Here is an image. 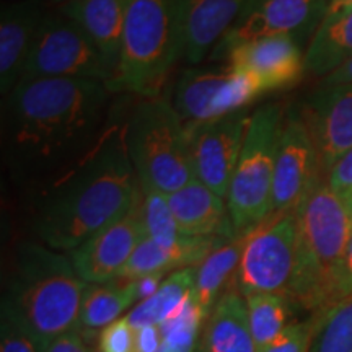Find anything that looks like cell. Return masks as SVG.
Wrapping results in <instances>:
<instances>
[{
  "instance_id": "6da1fadb",
  "label": "cell",
  "mask_w": 352,
  "mask_h": 352,
  "mask_svg": "<svg viewBox=\"0 0 352 352\" xmlns=\"http://www.w3.org/2000/svg\"><path fill=\"white\" fill-rule=\"evenodd\" d=\"M111 94L98 80H20L2 107L3 157L13 178L34 186L90 151L108 127Z\"/></svg>"
},
{
  "instance_id": "7a4b0ae2",
  "label": "cell",
  "mask_w": 352,
  "mask_h": 352,
  "mask_svg": "<svg viewBox=\"0 0 352 352\" xmlns=\"http://www.w3.org/2000/svg\"><path fill=\"white\" fill-rule=\"evenodd\" d=\"M140 195L124 126H108L90 151L34 184L33 232L43 245L70 253L124 217Z\"/></svg>"
},
{
  "instance_id": "3957f363",
  "label": "cell",
  "mask_w": 352,
  "mask_h": 352,
  "mask_svg": "<svg viewBox=\"0 0 352 352\" xmlns=\"http://www.w3.org/2000/svg\"><path fill=\"white\" fill-rule=\"evenodd\" d=\"M85 287L69 256L46 245L23 243L13 263L3 316L43 349L56 338L76 331Z\"/></svg>"
},
{
  "instance_id": "277c9868",
  "label": "cell",
  "mask_w": 352,
  "mask_h": 352,
  "mask_svg": "<svg viewBox=\"0 0 352 352\" xmlns=\"http://www.w3.org/2000/svg\"><path fill=\"white\" fill-rule=\"evenodd\" d=\"M298 270L289 302L320 314L346 297L344 263L352 212L320 179L296 209Z\"/></svg>"
},
{
  "instance_id": "5b68a950",
  "label": "cell",
  "mask_w": 352,
  "mask_h": 352,
  "mask_svg": "<svg viewBox=\"0 0 352 352\" xmlns=\"http://www.w3.org/2000/svg\"><path fill=\"white\" fill-rule=\"evenodd\" d=\"M183 54L178 0H127L120 60L109 90L140 98L160 96Z\"/></svg>"
},
{
  "instance_id": "8992f818",
  "label": "cell",
  "mask_w": 352,
  "mask_h": 352,
  "mask_svg": "<svg viewBox=\"0 0 352 352\" xmlns=\"http://www.w3.org/2000/svg\"><path fill=\"white\" fill-rule=\"evenodd\" d=\"M124 139L142 191L166 196L196 179L191 140L171 100L142 98L124 124Z\"/></svg>"
},
{
  "instance_id": "52a82bcc",
  "label": "cell",
  "mask_w": 352,
  "mask_h": 352,
  "mask_svg": "<svg viewBox=\"0 0 352 352\" xmlns=\"http://www.w3.org/2000/svg\"><path fill=\"white\" fill-rule=\"evenodd\" d=\"M283 109L264 104L250 114L243 148L227 192V208L235 236L248 235L272 214V183Z\"/></svg>"
},
{
  "instance_id": "ba28073f",
  "label": "cell",
  "mask_w": 352,
  "mask_h": 352,
  "mask_svg": "<svg viewBox=\"0 0 352 352\" xmlns=\"http://www.w3.org/2000/svg\"><path fill=\"white\" fill-rule=\"evenodd\" d=\"M298 270L296 212L271 215L246 235L233 285L243 297L276 294L289 300Z\"/></svg>"
},
{
  "instance_id": "9c48e42d",
  "label": "cell",
  "mask_w": 352,
  "mask_h": 352,
  "mask_svg": "<svg viewBox=\"0 0 352 352\" xmlns=\"http://www.w3.org/2000/svg\"><path fill=\"white\" fill-rule=\"evenodd\" d=\"M113 76L107 59L76 21L60 10L44 15L23 78H83L109 87Z\"/></svg>"
},
{
  "instance_id": "30bf717a",
  "label": "cell",
  "mask_w": 352,
  "mask_h": 352,
  "mask_svg": "<svg viewBox=\"0 0 352 352\" xmlns=\"http://www.w3.org/2000/svg\"><path fill=\"white\" fill-rule=\"evenodd\" d=\"M259 94L243 76L226 63L212 67H189L175 83L171 103L188 134L230 113L246 109Z\"/></svg>"
},
{
  "instance_id": "8fae6325",
  "label": "cell",
  "mask_w": 352,
  "mask_h": 352,
  "mask_svg": "<svg viewBox=\"0 0 352 352\" xmlns=\"http://www.w3.org/2000/svg\"><path fill=\"white\" fill-rule=\"evenodd\" d=\"M331 0H252L240 19L210 52V60H226L239 44L258 38L289 34L297 38L315 28Z\"/></svg>"
},
{
  "instance_id": "7c38bea8",
  "label": "cell",
  "mask_w": 352,
  "mask_h": 352,
  "mask_svg": "<svg viewBox=\"0 0 352 352\" xmlns=\"http://www.w3.org/2000/svg\"><path fill=\"white\" fill-rule=\"evenodd\" d=\"M320 179L323 175L310 131L300 113H289L277 140L271 215L296 212Z\"/></svg>"
},
{
  "instance_id": "4fadbf2b",
  "label": "cell",
  "mask_w": 352,
  "mask_h": 352,
  "mask_svg": "<svg viewBox=\"0 0 352 352\" xmlns=\"http://www.w3.org/2000/svg\"><path fill=\"white\" fill-rule=\"evenodd\" d=\"M248 121L246 109H239L188 134L195 178L223 199L243 148Z\"/></svg>"
},
{
  "instance_id": "5bb4252c",
  "label": "cell",
  "mask_w": 352,
  "mask_h": 352,
  "mask_svg": "<svg viewBox=\"0 0 352 352\" xmlns=\"http://www.w3.org/2000/svg\"><path fill=\"white\" fill-rule=\"evenodd\" d=\"M140 199L124 217L113 222L69 253L74 270L83 283L107 284L120 276L145 236Z\"/></svg>"
},
{
  "instance_id": "9a60e30c",
  "label": "cell",
  "mask_w": 352,
  "mask_h": 352,
  "mask_svg": "<svg viewBox=\"0 0 352 352\" xmlns=\"http://www.w3.org/2000/svg\"><path fill=\"white\" fill-rule=\"evenodd\" d=\"M226 63L252 83L259 95L294 85L305 72V56L297 39L289 34L239 44L228 52Z\"/></svg>"
},
{
  "instance_id": "2e32d148",
  "label": "cell",
  "mask_w": 352,
  "mask_h": 352,
  "mask_svg": "<svg viewBox=\"0 0 352 352\" xmlns=\"http://www.w3.org/2000/svg\"><path fill=\"white\" fill-rule=\"evenodd\" d=\"M314 140L323 178L352 148V85L321 87L300 113Z\"/></svg>"
},
{
  "instance_id": "e0dca14e",
  "label": "cell",
  "mask_w": 352,
  "mask_h": 352,
  "mask_svg": "<svg viewBox=\"0 0 352 352\" xmlns=\"http://www.w3.org/2000/svg\"><path fill=\"white\" fill-rule=\"evenodd\" d=\"M188 64L208 59L220 39L235 25L252 0H178Z\"/></svg>"
},
{
  "instance_id": "ac0fdd59",
  "label": "cell",
  "mask_w": 352,
  "mask_h": 352,
  "mask_svg": "<svg viewBox=\"0 0 352 352\" xmlns=\"http://www.w3.org/2000/svg\"><path fill=\"white\" fill-rule=\"evenodd\" d=\"M46 15L38 0H19L0 13V91L2 96L19 85Z\"/></svg>"
},
{
  "instance_id": "d6986e66",
  "label": "cell",
  "mask_w": 352,
  "mask_h": 352,
  "mask_svg": "<svg viewBox=\"0 0 352 352\" xmlns=\"http://www.w3.org/2000/svg\"><path fill=\"white\" fill-rule=\"evenodd\" d=\"M166 199L182 235L235 239L227 201L197 179L166 195Z\"/></svg>"
},
{
  "instance_id": "ffe728a7",
  "label": "cell",
  "mask_w": 352,
  "mask_h": 352,
  "mask_svg": "<svg viewBox=\"0 0 352 352\" xmlns=\"http://www.w3.org/2000/svg\"><path fill=\"white\" fill-rule=\"evenodd\" d=\"M126 3L127 0H67L59 8L94 41L114 74L120 60Z\"/></svg>"
},
{
  "instance_id": "44dd1931",
  "label": "cell",
  "mask_w": 352,
  "mask_h": 352,
  "mask_svg": "<svg viewBox=\"0 0 352 352\" xmlns=\"http://www.w3.org/2000/svg\"><path fill=\"white\" fill-rule=\"evenodd\" d=\"M199 352H259L250 328L246 298L236 287L223 292L206 320Z\"/></svg>"
},
{
  "instance_id": "7402d4cb",
  "label": "cell",
  "mask_w": 352,
  "mask_h": 352,
  "mask_svg": "<svg viewBox=\"0 0 352 352\" xmlns=\"http://www.w3.org/2000/svg\"><path fill=\"white\" fill-rule=\"evenodd\" d=\"M352 59V8L328 13L316 28L305 54V70L328 77Z\"/></svg>"
},
{
  "instance_id": "603a6c76",
  "label": "cell",
  "mask_w": 352,
  "mask_h": 352,
  "mask_svg": "<svg viewBox=\"0 0 352 352\" xmlns=\"http://www.w3.org/2000/svg\"><path fill=\"white\" fill-rule=\"evenodd\" d=\"M243 236H235L222 241L208 258L197 266L195 298L204 314L206 320L212 311L215 303L226 292L227 283L235 279L236 270L245 246Z\"/></svg>"
},
{
  "instance_id": "cb8c5ba5",
  "label": "cell",
  "mask_w": 352,
  "mask_h": 352,
  "mask_svg": "<svg viewBox=\"0 0 352 352\" xmlns=\"http://www.w3.org/2000/svg\"><path fill=\"white\" fill-rule=\"evenodd\" d=\"M197 266L183 267L166 276L160 289L147 300L135 303L124 318L134 329L162 324L195 292Z\"/></svg>"
},
{
  "instance_id": "d4e9b609",
  "label": "cell",
  "mask_w": 352,
  "mask_h": 352,
  "mask_svg": "<svg viewBox=\"0 0 352 352\" xmlns=\"http://www.w3.org/2000/svg\"><path fill=\"white\" fill-rule=\"evenodd\" d=\"M135 303L131 284L116 280L107 284H87L82 298L78 327L85 329H103L120 320L122 311Z\"/></svg>"
},
{
  "instance_id": "484cf974",
  "label": "cell",
  "mask_w": 352,
  "mask_h": 352,
  "mask_svg": "<svg viewBox=\"0 0 352 352\" xmlns=\"http://www.w3.org/2000/svg\"><path fill=\"white\" fill-rule=\"evenodd\" d=\"M245 298L250 328L258 351L261 352L287 328L292 303L276 294H253Z\"/></svg>"
},
{
  "instance_id": "4316f807",
  "label": "cell",
  "mask_w": 352,
  "mask_h": 352,
  "mask_svg": "<svg viewBox=\"0 0 352 352\" xmlns=\"http://www.w3.org/2000/svg\"><path fill=\"white\" fill-rule=\"evenodd\" d=\"M314 316L310 352H352V294Z\"/></svg>"
},
{
  "instance_id": "83f0119b",
  "label": "cell",
  "mask_w": 352,
  "mask_h": 352,
  "mask_svg": "<svg viewBox=\"0 0 352 352\" xmlns=\"http://www.w3.org/2000/svg\"><path fill=\"white\" fill-rule=\"evenodd\" d=\"M140 192H142L140 210H142L145 236L165 246L179 243L184 235H182L176 226L166 196L157 191H142V189Z\"/></svg>"
},
{
  "instance_id": "f1b7e54d",
  "label": "cell",
  "mask_w": 352,
  "mask_h": 352,
  "mask_svg": "<svg viewBox=\"0 0 352 352\" xmlns=\"http://www.w3.org/2000/svg\"><path fill=\"white\" fill-rule=\"evenodd\" d=\"M315 324V316L302 323H289L287 328L261 352H310Z\"/></svg>"
},
{
  "instance_id": "f546056e",
  "label": "cell",
  "mask_w": 352,
  "mask_h": 352,
  "mask_svg": "<svg viewBox=\"0 0 352 352\" xmlns=\"http://www.w3.org/2000/svg\"><path fill=\"white\" fill-rule=\"evenodd\" d=\"M100 352H135V329L127 320H116L101 329L98 340Z\"/></svg>"
},
{
  "instance_id": "4dcf8cb0",
  "label": "cell",
  "mask_w": 352,
  "mask_h": 352,
  "mask_svg": "<svg viewBox=\"0 0 352 352\" xmlns=\"http://www.w3.org/2000/svg\"><path fill=\"white\" fill-rule=\"evenodd\" d=\"M327 182L334 195L340 197L352 212V148L333 166L327 176Z\"/></svg>"
},
{
  "instance_id": "1f68e13d",
  "label": "cell",
  "mask_w": 352,
  "mask_h": 352,
  "mask_svg": "<svg viewBox=\"0 0 352 352\" xmlns=\"http://www.w3.org/2000/svg\"><path fill=\"white\" fill-rule=\"evenodd\" d=\"M0 352H41V349L23 328L3 316Z\"/></svg>"
},
{
  "instance_id": "d6a6232c",
  "label": "cell",
  "mask_w": 352,
  "mask_h": 352,
  "mask_svg": "<svg viewBox=\"0 0 352 352\" xmlns=\"http://www.w3.org/2000/svg\"><path fill=\"white\" fill-rule=\"evenodd\" d=\"M165 279H166V272H153V274H147L131 280L129 284L132 290H134L135 303L151 298L153 294L160 289V285L164 284Z\"/></svg>"
},
{
  "instance_id": "836d02e7",
  "label": "cell",
  "mask_w": 352,
  "mask_h": 352,
  "mask_svg": "<svg viewBox=\"0 0 352 352\" xmlns=\"http://www.w3.org/2000/svg\"><path fill=\"white\" fill-rule=\"evenodd\" d=\"M164 342V334L158 324L135 329V352H158Z\"/></svg>"
},
{
  "instance_id": "e575fe53",
  "label": "cell",
  "mask_w": 352,
  "mask_h": 352,
  "mask_svg": "<svg viewBox=\"0 0 352 352\" xmlns=\"http://www.w3.org/2000/svg\"><path fill=\"white\" fill-rule=\"evenodd\" d=\"M41 352H90V349L80 338V334L77 331H70L47 342Z\"/></svg>"
},
{
  "instance_id": "d590c367",
  "label": "cell",
  "mask_w": 352,
  "mask_h": 352,
  "mask_svg": "<svg viewBox=\"0 0 352 352\" xmlns=\"http://www.w3.org/2000/svg\"><path fill=\"white\" fill-rule=\"evenodd\" d=\"M338 85H352V59L347 60L344 65L334 70L328 77H324L321 87H338Z\"/></svg>"
},
{
  "instance_id": "8d00e7d4",
  "label": "cell",
  "mask_w": 352,
  "mask_h": 352,
  "mask_svg": "<svg viewBox=\"0 0 352 352\" xmlns=\"http://www.w3.org/2000/svg\"><path fill=\"white\" fill-rule=\"evenodd\" d=\"M344 292H346V297L352 294V236H351L349 246H347L346 263H344Z\"/></svg>"
},
{
  "instance_id": "74e56055",
  "label": "cell",
  "mask_w": 352,
  "mask_h": 352,
  "mask_svg": "<svg viewBox=\"0 0 352 352\" xmlns=\"http://www.w3.org/2000/svg\"><path fill=\"white\" fill-rule=\"evenodd\" d=\"M346 8H352V0H331L328 7V13H334L340 10H346Z\"/></svg>"
},
{
  "instance_id": "f35d334b",
  "label": "cell",
  "mask_w": 352,
  "mask_h": 352,
  "mask_svg": "<svg viewBox=\"0 0 352 352\" xmlns=\"http://www.w3.org/2000/svg\"><path fill=\"white\" fill-rule=\"evenodd\" d=\"M51 2H54V3H59V6H63V3L67 2V0H51Z\"/></svg>"
},
{
  "instance_id": "ab89813d",
  "label": "cell",
  "mask_w": 352,
  "mask_h": 352,
  "mask_svg": "<svg viewBox=\"0 0 352 352\" xmlns=\"http://www.w3.org/2000/svg\"><path fill=\"white\" fill-rule=\"evenodd\" d=\"M16 2H19V0H16Z\"/></svg>"
}]
</instances>
